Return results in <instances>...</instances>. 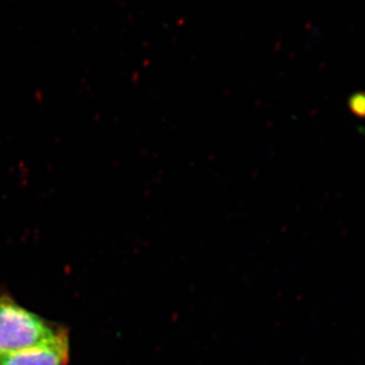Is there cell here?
<instances>
[{
  "mask_svg": "<svg viewBox=\"0 0 365 365\" xmlns=\"http://www.w3.org/2000/svg\"><path fill=\"white\" fill-rule=\"evenodd\" d=\"M71 357L69 331L64 327L51 341L0 359V365H68Z\"/></svg>",
  "mask_w": 365,
  "mask_h": 365,
  "instance_id": "cell-2",
  "label": "cell"
},
{
  "mask_svg": "<svg viewBox=\"0 0 365 365\" xmlns=\"http://www.w3.org/2000/svg\"><path fill=\"white\" fill-rule=\"evenodd\" d=\"M63 329L19 305L10 294L0 295V359L44 344Z\"/></svg>",
  "mask_w": 365,
  "mask_h": 365,
  "instance_id": "cell-1",
  "label": "cell"
}]
</instances>
